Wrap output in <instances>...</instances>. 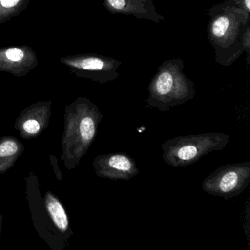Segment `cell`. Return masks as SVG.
Here are the masks:
<instances>
[{"label": "cell", "mask_w": 250, "mask_h": 250, "mask_svg": "<svg viewBox=\"0 0 250 250\" xmlns=\"http://www.w3.org/2000/svg\"><path fill=\"white\" fill-rule=\"evenodd\" d=\"M208 17V39L218 64L229 66L244 52L250 55V14L228 0L212 7Z\"/></svg>", "instance_id": "6da1fadb"}, {"label": "cell", "mask_w": 250, "mask_h": 250, "mask_svg": "<svg viewBox=\"0 0 250 250\" xmlns=\"http://www.w3.org/2000/svg\"><path fill=\"white\" fill-rule=\"evenodd\" d=\"M103 115L94 104L80 99L65 109L61 160L68 169L78 166L97 135Z\"/></svg>", "instance_id": "7a4b0ae2"}, {"label": "cell", "mask_w": 250, "mask_h": 250, "mask_svg": "<svg viewBox=\"0 0 250 250\" xmlns=\"http://www.w3.org/2000/svg\"><path fill=\"white\" fill-rule=\"evenodd\" d=\"M184 61L179 58L162 62L149 84L147 106L167 112L194 99V83L184 74Z\"/></svg>", "instance_id": "3957f363"}, {"label": "cell", "mask_w": 250, "mask_h": 250, "mask_svg": "<svg viewBox=\"0 0 250 250\" xmlns=\"http://www.w3.org/2000/svg\"><path fill=\"white\" fill-rule=\"evenodd\" d=\"M229 137L225 133L211 132L169 139L162 144V158L172 167H185L211 152L224 150Z\"/></svg>", "instance_id": "277c9868"}, {"label": "cell", "mask_w": 250, "mask_h": 250, "mask_svg": "<svg viewBox=\"0 0 250 250\" xmlns=\"http://www.w3.org/2000/svg\"><path fill=\"white\" fill-rule=\"evenodd\" d=\"M250 183V162L223 165L205 178L202 188L210 195L230 199L240 195Z\"/></svg>", "instance_id": "5b68a950"}, {"label": "cell", "mask_w": 250, "mask_h": 250, "mask_svg": "<svg viewBox=\"0 0 250 250\" xmlns=\"http://www.w3.org/2000/svg\"><path fill=\"white\" fill-rule=\"evenodd\" d=\"M93 167L99 178L115 181H128L140 172L135 160L125 153L99 155L93 160Z\"/></svg>", "instance_id": "8992f818"}, {"label": "cell", "mask_w": 250, "mask_h": 250, "mask_svg": "<svg viewBox=\"0 0 250 250\" xmlns=\"http://www.w3.org/2000/svg\"><path fill=\"white\" fill-rule=\"evenodd\" d=\"M50 106V103L41 102L24 109L20 114L14 128L22 138H36L48 128L51 117Z\"/></svg>", "instance_id": "52a82bcc"}, {"label": "cell", "mask_w": 250, "mask_h": 250, "mask_svg": "<svg viewBox=\"0 0 250 250\" xmlns=\"http://www.w3.org/2000/svg\"><path fill=\"white\" fill-rule=\"evenodd\" d=\"M106 9L112 14L131 16L138 20L160 23L165 20L152 0H105Z\"/></svg>", "instance_id": "ba28073f"}, {"label": "cell", "mask_w": 250, "mask_h": 250, "mask_svg": "<svg viewBox=\"0 0 250 250\" xmlns=\"http://www.w3.org/2000/svg\"><path fill=\"white\" fill-rule=\"evenodd\" d=\"M42 202L45 213L48 217L46 222H48V232H52V228H54L55 232L61 233L63 238H67L66 235L71 236L73 231L70 219L60 199L51 191H46Z\"/></svg>", "instance_id": "9c48e42d"}, {"label": "cell", "mask_w": 250, "mask_h": 250, "mask_svg": "<svg viewBox=\"0 0 250 250\" xmlns=\"http://www.w3.org/2000/svg\"><path fill=\"white\" fill-rule=\"evenodd\" d=\"M24 146L17 137L5 136L0 138V174H4L15 165L24 153Z\"/></svg>", "instance_id": "30bf717a"}, {"label": "cell", "mask_w": 250, "mask_h": 250, "mask_svg": "<svg viewBox=\"0 0 250 250\" xmlns=\"http://www.w3.org/2000/svg\"><path fill=\"white\" fill-rule=\"evenodd\" d=\"M24 54L21 49H11L6 52V57L12 61H20L24 58Z\"/></svg>", "instance_id": "8fae6325"}, {"label": "cell", "mask_w": 250, "mask_h": 250, "mask_svg": "<svg viewBox=\"0 0 250 250\" xmlns=\"http://www.w3.org/2000/svg\"><path fill=\"white\" fill-rule=\"evenodd\" d=\"M50 161L51 164H52V166H53L54 168H55V170L54 171H55L57 178H58V179L60 181V180H61L62 178V174L61 169H60L59 167H58V160H57L56 157H55V156H52V155H50Z\"/></svg>", "instance_id": "7c38bea8"}, {"label": "cell", "mask_w": 250, "mask_h": 250, "mask_svg": "<svg viewBox=\"0 0 250 250\" xmlns=\"http://www.w3.org/2000/svg\"><path fill=\"white\" fill-rule=\"evenodd\" d=\"M1 3H2V6L5 8H11V7L15 6L20 0H0Z\"/></svg>", "instance_id": "4fadbf2b"}, {"label": "cell", "mask_w": 250, "mask_h": 250, "mask_svg": "<svg viewBox=\"0 0 250 250\" xmlns=\"http://www.w3.org/2000/svg\"><path fill=\"white\" fill-rule=\"evenodd\" d=\"M2 220H3V216L0 215V237H1V232H2Z\"/></svg>", "instance_id": "5bb4252c"}]
</instances>
